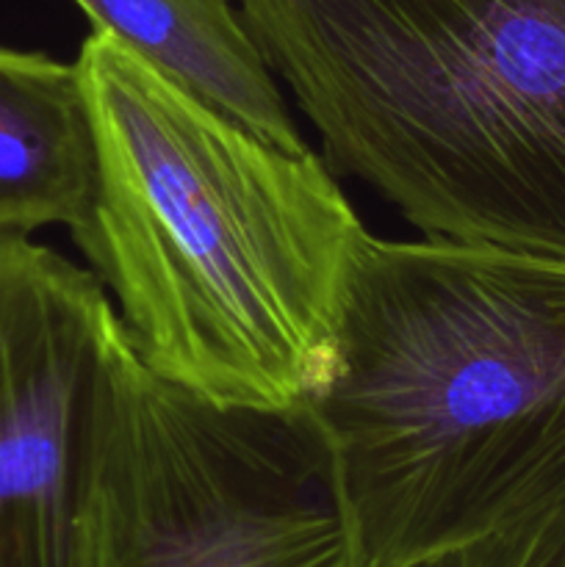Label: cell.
<instances>
[{
	"label": "cell",
	"instance_id": "1",
	"mask_svg": "<svg viewBox=\"0 0 565 567\" xmlns=\"http://www.w3.org/2000/svg\"><path fill=\"white\" fill-rule=\"evenodd\" d=\"M75 64L97 177L70 233L136 358L216 404L314 402L366 238L330 164L277 147L103 31Z\"/></svg>",
	"mask_w": 565,
	"mask_h": 567
},
{
	"label": "cell",
	"instance_id": "2",
	"mask_svg": "<svg viewBox=\"0 0 565 567\" xmlns=\"http://www.w3.org/2000/svg\"><path fill=\"white\" fill-rule=\"evenodd\" d=\"M310 408L371 567H415L565 496V260L366 233Z\"/></svg>",
	"mask_w": 565,
	"mask_h": 567
},
{
	"label": "cell",
	"instance_id": "3",
	"mask_svg": "<svg viewBox=\"0 0 565 567\" xmlns=\"http://www.w3.org/2000/svg\"><path fill=\"white\" fill-rule=\"evenodd\" d=\"M325 161L421 236L565 260V0H242Z\"/></svg>",
	"mask_w": 565,
	"mask_h": 567
},
{
	"label": "cell",
	"instance_id": "4",
	"mask_svg": "<svg viewBox=\"0 0 565 567\" xmlns=\"http://www.w3.org/2000/svg\"><path fill=\"white\" fill-rule=\"evenodd\" d=\"M81 567H371L310 404H216L133 347L83 513Z\"/></svg>",
	"mask_w": 565,
	"mask_h": 567
},
{
	"label": "cell",
	"instance_id": "5",
	"mask_svg": "<svg viewBox=\"0 0 565 567\" xmlns=\"http://www.w3.org/2000/svg\"><path fill=\"white\" fill-rule=\"evenodd\" d=\"M125 327L97 277L0 236V567H81Z\"/></svg>",
	"mask_w": 565,
	"mask_h": 567
},
{
	"label": "cell",
	"instance_id": "6",
	"mask_svg": "<svg viewBox=\"0 0 565 567\" xmlns=\"http://www.w3.org/2000/svg\"><path fill=\"white\" fill-rule=\"evenodd\" d=\"M94 177L92 111L75 61L0 44V236L72 230Z\"/></svg>",
	"mask_w": 565,
	"mask_h": 567
},
{
	"label": "cell",
	"instance_id": "7",
	"mask_svg": "<svg viewBox=\"0 0 565 567\" xmlns=\"http://www.w3.org/2000/svg\"><path fill=\"white\" fill-rule=\"evenodd\" d=\"M103 31L282 150L302 133L230 0H75Z\"/></svg>",
	"mask_w": 565,
	"mask_h": 567
},
{
	"label": "cell",
	"instance_id": "8",
	"mask_svg": "<svg viewBox=\"0 0 565 567\" xmlns=\"http://www.w3.org/2000/svg\"><path fill=\"white\" fill-rule=\"evenodd\" d=\"M415 567H565V496Z\"/></svg>",
	"mask_w": 565,
	"mask_h": 567
}]
</instances>
